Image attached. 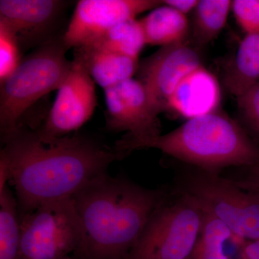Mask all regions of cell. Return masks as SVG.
<instances>
[{
	"label": "cell",
	"instance_id": "obj_13",
	"mask_svg": "<svg viewBox=\"0 0 259 259\" xmlns=\"http://www.w3.org/2000/svg\"><path fill=\"white\" fill-rule=\"evenodd\" d=\"M221 101L217 78L200 65L181 80L168 100L167 111L190 119L218 110Z\"/></svg>",
	"mask_w": 259,
	"mask_h": 259
},
{
	"label": "cell",
	"instance_id": "obj_3",
	"mask_svg": "<svg viewBox=\"0 0 259 259\" xmlns=\"http://www.w3.org/2000/svg\"><path fill=\"white\" fill-rule=\"evenodd\" d=\"M115 148L121 158L135 150L156 148L214 174L228 166L250 167L259 160L258 146L236 121L219 110L190 119L163 136L144 139L123 136Z\"/></svg>",
	"mask_w": 259,
	"mask_h": 259
},
{
	"label": "cell",
	"instance_id": "obj_21",
	"mask_svg": "<svg viewBox=\"0 0 259 259\" xmlns=\"http://www.w3.org/2000/svg\"><path fill=\"white\" fill-rule=\"evenodd\" d=\"M21 51L16 35L0 23V83L8 79L21 63Z\"/></svg>",
	"mask_w": 259,
	"mask_h": 259
},
{
	"label": "cell",
	"instance_id": "obj_19",
	"mask_svg": "<svg viewBox=\"0 0 259 259\" xmlns=\"http://www.w3.org/2000/svg\"><path fill=\"white\" fill-rule=\"evenodd\" d=\"M204 211L202 230L188 259H230L226 246L234 234L212 213Z\"/></svg>",
	"mask_w": 259,
	"mask_h": 259
},
{
	"label": "cell",
	"instance_id": "obj_18",
	"mask_svg": "<svg viewBox=\"0 0 259 259\" xmlns=\"http://www.w3.org/2000/svg\"><path fill=\"white\" fill-rule=\"evenodd\" d=\"M20 249L18 202L7 186L0 191V259H20Z\"/></svg>",
	"mask_w": 259,
	"mask_h": 259
},
{
	"label": "cell",
	"instance_id": "obj_5",
	"mask_svg": "<svg viewBox=\"0 0 259 259\" xmlns=\"http://www.w3.org/2000/svg\"><path fill=\"white\" fill-rule=\"evenodd\" d=\"M202 204L182 192L156 209L126 259H188L203 225Z\"/></svg>",
	"mask_w": 259,
	"mask_h": 259
},
{
	"label": "cell",
	"instance_id": "obj_1",
	"mask_svg": "<svg viewBox=\"0 0 259 259\" xmlns=\"http://www.w3.org/2000/svg\"><path fill=\"white\" fill-rule=\"evenodd\" d=\"M1 138L0 160L8 166L20 215L44 204L71 199L108 175L112 162L121 159L115 147L78 133L44 144L35 131L22 126Z\"/></svg>",
	"mask_w": 259,
	"mask_h": 259
},
{
	"label": "cell",
	"instance_id": "obj_25",
	"mask_svg": "<svg viewBox=\"0 0 259 259\" xmlns=\"http://www.w3.org/2000/svg\"><path fill=\"white\" fill-rule=\"evenodd\" d=\"M198 0H165L162 4L173 8L179 13L187 15L191 11L195 10L198 5Z\"/></svg>",
	"mask_w": 259,
	"mask_h": 259
},
{
	"label": "cell",
	"instance_id": "obj_12",
	"mask_svg": "<svg viewBox=\"0 0 259 259\" xmlns=\"http://www.w3.org/2000/svg\"><path fill=\"white\" fill-rule=\"evenodd\" d=\"M59 0H1L0 23L18 37L22 50L40 46L54 36L50 32L64 5Z\"/></svg>",
	"mask_w": 259,
	"mask_h": 259
},
{
	"label": "cell",
	"instance_id": "obj_9",
	"mask_svg": "<svg viewBox=\"0 0 259 259\" xmlns=\"http://www.w3.org/2000/svg\"><path fill=\"white\" fill-rule=\"evenodd\" d=\"M161 5L158 0H81L64 32L65 44L69 49L91 45L117 24Z\"/></svg>",
	"mask_w": 259,
	"mask_h": 259
},
{
	"label": "cell",
	"instance_id": "obj_17",
	"mask_svg": "<svg viewBox=\"0 0 259 259\" xmlns=\"http://www.w3.org/2000/svg\"><path fill=\"white\" fill-rule=\"evenodd\" d=\"M232 8L230 0H200L195 9L193 38L195 44L204 46L218 36L226 25Z\"/></svg>",
	"mask_w": 259,
	"mask_h": 259
},
{
	"label": "cell",
	"instance_id": "obj_23",
	"mask_svg": "<svg viewBox=\"0 0 259 259\" xmlns=\"http://www.w3.org/2000/svg\"><path fill=\"white\" fill-rule=\"evenodd\" d=\"M237 100L245 123L259 138V82Z\"/></svg>",
	"mask_w": 259,
	"mask_h": 259
},
{
	"label": "cell",
	"instance_id": "obj_27",
	"mask_svg": "<svg viewBox=\"0 0 259 259\" xmlns=\"http://www.w3.org/2000/svg\"><path fill=\"white\" fill-rule=\"evenodd\" d=\"M63 259H73V258H70V257L68 256V257H66V258H64Z\"/></svg>",
	"mask_w": 259,
	"mask_h": 259
},
{
	"label": "cell",
	"instance_id": "obj_10",
	"mask_svg": "<svg viewBox=\"0 0 259 259\" xmlns=\"http://www.w3.org/2000/svg\"><path fill=\"white\" fill-rule=\"evenodd\" d=\"M202 65L200 56L186 42L161 47L139 66V81L156 115L167 111L168 100L184 76Z\"/></svg>",
	"mask_w": 259,
	"mask_h": 259
},
{
	"label": "cell",
	"instance_id": "obj_8",
	"mask_svg": "<svg viewBox=\"0 0 259 259\" xmlns=\"http://www.w3.org/2000/svg\"><path fill=\"white\" fill-rule=\"evenodd\" d=\"M97 105L95 81L81 63L74 58L50 112L35 132L44 144L68 136L91 118Z\"/></svg>",
	"mask_w": 259,
	"mask_h": 259
},
{
	"label": "cell",
	"instance_id": "obj_26",
	"mask_svg": "<svg viewBox=\"0 0 259 259\" xmlns=\"http://www.w3.org/2000/svg\"><path fill=\"white\" fill-rule=\"evenodd\" d=\"M238 259H259V239L245 241L240 246Z\"/></svg>",
	"mask_w": 259,
	"mask_h": 259
},
{
	"label": "cell",
	"instance_id": "obj_20",
	"mask_svg": "<svg viewBox=\"0 0 259 259\" xmlns=\"http://www.w3.org/2000/svg\"><path fill=\"white\" fill-rule=\"evenodd\" d=\"M146 45L144 30L139 20H128L114 26L89 46H94L122 55L139 59Z\"/></svg>",
	"mask_w": 259,
	"mask_h": 259
},
{
	"label": "cell",
	"instance_id": "obj_4",
	"mask_svg": "<svg viewBox=\"0 0 259 259\" xmlns=\"http://www.w3.org/2000/svg\"><path fill=\"white\" fill-rule=\"evenodd\" d=\"M64 35L37 47L22 60L14 72L0 83L1 136L20 127V118L42 97L59 90L71 69Z\"/></svg>",
	"mask_w": 259,
	"mask_h": 259
},
{
	"label": "cell",
	"instance_id": "obj_6",
	"mask_svg": "<svg viewBox=\"0 0 259 259\" xmlns=\"http://www.w3.org/2000/svg\"><path fill=\"white\" fill-rule=\"evenodd\" d=\"M20 259H63L79 244L80 226L72 199L49 202L20 215Z\"/></svg>",
	"mask_w": 259,
	"mask_h": 259
},
{
	"label": "cell",
	"instance_id": "obj_2",
	"mask_svg": "<svg viewBox=\"0 0 259 259\" xmlns=\"http://www.w3.org/2000/svg\"><path fill=\"white\" fill-rule=\"evenodd\" d=\"M71 199L80 226L79 244L72 258L126 259L166 198L161 191L107 175Z\"/></svg>",
	"mask_w": 259,
	"mask_h": 259
},
{
	"label": "cell",
	"instance_id": "obj_22",
	"mask_svg": "<svg viewBox=\"0 0 259 259\" xmlns=\"http://www.w3.org/2000/svg\"><path fill=\"white\" fill-rule=\"evenodd\" d=\"M231 9L237 23L246 34L259 35V0H235Z\"/></svg>",
	"mask_w": 259,
	"mask_h": 259
},
{
	"label": "cell",
	"instance_id": "obj_7",
	"mask_svg": "<svg viewBox=\"0 0 259 259\" xmlns=\"http://www.w3.org/2000/svg\"><path fill=\"white\" fill-rule=\"evenodd\" d=\"M187 192L236 236L259 239V194L240 188L234 181L202 171L187 178Z\"/></svg>",
	"mask_w": 259,
	"mask_h": 259
},
{
	"label": "cell",
	"instance_id": "obj_11",
	"mask_svg": "<svg viewBox=\"0 0 259 259\" xmlns=\"http://www.w3.org/2000/svg\"><path fill=\"white\" fill-rule=\"evenodd\" d=\"M106 125L112 131H127L125 137L144 139L161 134V124L154 113L142 83L130 79L105 90Z\"/></svg>",
	"mask_w": 259,
	"mask_h": 259
},
{
	"label": "cell",
	"instance_id": "obj_24",
	"mask_svg": "<svg viewBox=\"0 0 259 259\" xmlns=\"http://www.w3.org/2000/svg\"><path fill=\"white\" fill-rule=\"evenodd\" d=\"M248 171L241 180L234 181L240 188L259 194V160L253 166L248 167Z\"/></svg>",
	"mask_w": 259,
	"mask_h": 259
},
{
	"label": "cell",
	"instance_id": "obj_14",
	"mask_svg": "<svg viewBox=\"0 0 259 259\" xmlns=\"http://www.w3.org/2000/svg\"><path fill=\"white\" fill-rule=\"evenodd\" d=\"M74 49V58L81 63L95 83L104 90L132 79L139 70L137 59L94 46Z\"/></svg>",
	"mask_w": 259,
	"mask_h": 259
},
{
	"label": "cell",
	"instance_id": "obj_16",
	"mask_svg": "<svg viewBox=\"0 0 259 259\" xmlns=\"http://www.w3.org/2000/svg\"><path fill=\"white\" fill-rule=\"evenodd\" d=\"M259 82V35L246 34L225 75V84L237 98Z\"/></svg>",
	"mask_w": 259,
	"mask_h": 259
},
{
	"label": "cell",
	"instance_id": "obj_15",
	"mask_svg": "<svg viewBox=\"0 0 259 259\" xmlns=\"http://www.w3.org/2000/svg\"><path fill=\"white\" fill-rule=\"evenodd\" d=\"M139 21L148 45L165 47L185 42L190 30L187 16L166 5L155 8Z\"/></svg>",
	"mask_w": 259,
	"mask_h": 259
}]
</instances>
